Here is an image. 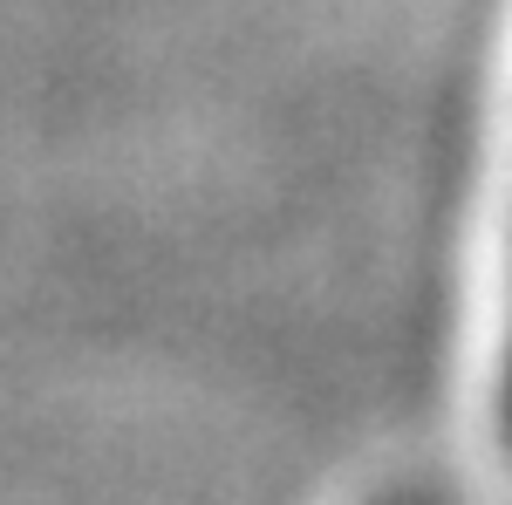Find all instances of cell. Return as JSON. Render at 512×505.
<instances>
[{
	"label": "cell",
	"instance_id": "obj_1",
	"mask_svg": "<svg viewBox=\"0 0 512 505\" xmlns=\"http://www.w3.org/2000/svg\"><path fill=\"white\" fill-rule=\"evenodd\" d=\"M499 383L512 410V171H506V226H499Z\"/></svg>",
	"mask_w": 512,
	"mask_h": 505
}]
</instances>
